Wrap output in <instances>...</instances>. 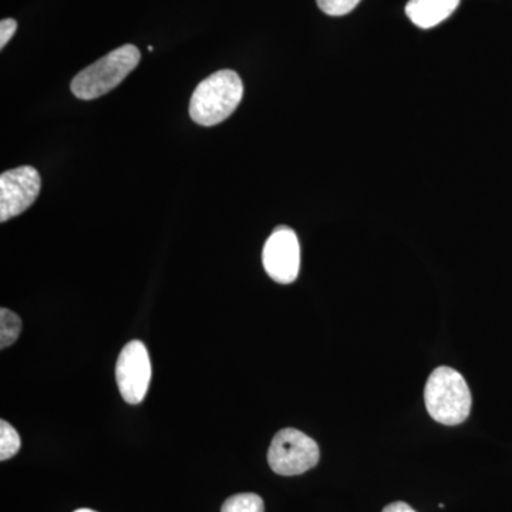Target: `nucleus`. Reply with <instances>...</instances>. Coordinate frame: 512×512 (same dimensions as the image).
<instances>
[{
    "label": "nucleus",
    "instance_id": "obj_15",
    "mask_svg": "<svg viewBox=\"0 0 512 512\" xmlns=\"http://www.w3.org/2000/svg\"><path fill=\"white\" fill-rule=\"evenodd\" d=\"M74 512H97V511L89 510V508H82V510H77Z\"/></svg>",
    "mask_w": 512,
    "mask_h": 512
},
{
    "label": "nucleus",
    "instance_id": "obj_4",
    "mask_svg": "<svg viewBox=\"0 0 512 512\" xmlns=\"http://www.w3.org/2000/svg\"><path fill=\"white\" fill-rule=\"evenodd\" d=\"M315 440L296 429L278 431L268 451V463L274 473L291 477L306 473L319 463Z\"/></svg>",
    "mask_w": 512,
    "mask_h": 512
},
{
    "label": "nucleus",
    "instance_id": "obj_2",
    "mask_svg": "<svg viewBox=\"0 0 512 512\" xmlns=\"http://www.w3.org/2000/svg\"><path fill=\"white\" fill-rule=\"evenodd\" d=\"M424 402L433 420L457 426L470 416L473 397L466 379L457 370L441 366L427 380Z\"/></svg>",
    "mask_w": 512,
    "mask_h": 512
},
{
    "label": "nucleus",
    "instance_id": "obj_14",
    "mask_svg": "<svg viewBox=\"0 0 512 512\" xmlns=\"http://www.w3.org/2000/svg\"><path fill=\"white\" fill-rule=\"evenodd\" d=\"M382 512H416L410 507L409 504L402 503V501H397V503H392L387 505L386 508Z\"/></svg>",
    "mask_w": 512,
    "mask_h": 512
},
{
    "label": "nucleus",
    "instance_id": "obj_11",
    "mask_svg": "<svg viewBox=\"0 0 512 512\" xmlns=\"http://www.w3.org/2000/svg\"><path fill=\"white\" fill-rule=\"evenodd\" d=\"M20 450V437L18 431L13 429L8 421H0V460L6 461L18 454Z\"/></svg>",
    "mask_w": 512,
    "mask_h": 512
},
{
    "label": "nucleus",
    "instance_id": "obj_10",
    "mask_svg": "<svg viewBox=\"0 0 512 512\" xmlns=\"http://www.w3.org/2000/svg\"><path fill=\"white\" fill-rule=\"evenodd\" d=\"M221 512H265L264 500L254 493L232 495L222 505Z\"/></svg>",
    "mask_w": 512,
    "mask_h": 512
},
{
    "label": "nucleus",
    "instance_id": "obj_6",
    "mask_svg": "<svg viewBox=\"0 0 512 512\" xmlns=\"http://www.w3.org/2000/svg\"><path fill=\"white\" fill-rule=\"evenodd\" d=\"M262 262L266 274L278 284H292L301 268V245L295 231L288 227H278L266 241Z\"/></svg>",
    "mask_w": 512,
    "mask_h": 512
},
{
    "label": "nucleus",
    "instance_id": "obj_12",
    "mask_svg": "<svg viewBox=\"0 0 512 512\" xmlns=\"http://www.w3.org/2000/svg\"><path fill=\"white\" fill-rule=\"evenodd\" d=\"M319 9L329 16H345L352 12L362 0H316Z\"/></svg>",
    "mask_w": 512,
    "mask_h": 512
},
{
    "label": "nucleus",
    "instance_id": "obj_8",
    "mask_svg": "<svg viewBox=\"0 0 512 512\" xmlns=\"http://www.w3.org/2000/svg\"><path fill=\"white\" fill-rule=\"evenodd\" d=\"M460 0H410L406 15L420 29H431L450 18Z\"/></svg>",
    "mask_w": 512,
    "mask_h": 512
},
{
    "label": "nucleus",
    "instance_id": "obj_1",
    "mask_svg": "<svg viewBox=\"0 0 512 512\" xmlns=\"http://www.w3.org/2000/svg\"><path fill=\"white\" fill-rule=\"evenodd\" d=\"M244 84L234 70H220L202 80L194 90L190 116L200 126H217L227 120L241 103Z\"/></svg>",
    "mask_w": 512,
    "mask_h": 512
},
{
    "label": "nucleus",
    "instance_id": "obj_3",
    "mask_svg": "<svg viewBox=\"0 0 512 512\" xmlns=\"http://www.w3.org/2000/svg\"><path fill=\"white\" fill-rule=\"evenodd\" d=\"M140 59L141 53L136 46H121L77 74L70 89L77 99H99L116 89L136 69Z\"/></svg>",
    "mask_w": 512,
    "mask_h": 512
},
{
    "label": "nucleus",
    "instance_id": "obj_7",
    "mask_svg": "<svg viewBox=\"0 0 512 512\" xmlns=\"http://www.w3.org/2000/svg\"><path fill=\"white\" fill-rule=\"evenodd\" d=\"M42 180L36 168H13L0 175V221L18 217L39 197Z\"/></svg>",
    "mask_w": 512,
    "mask_h": 512
},
{
    "label": "nucleus",
    "instance_id": "obj_9",
    "mask_svg": "<svg viewBox=\"0 0 512 512\" xmlns=\"http://www.w3.org/2000/svg\"><path fill=\"white\" fill-rule=\"evenodd\" d=\"M22 330V322L15 312L0 309V348L6 349L16 342Z\"/></svg>",
    "mask_w": 512,
    "mask_h": 512
},
{
    "label": "nucleus",
    "instance_id": "obj_13",
    "mask_svg": "<svg viewBox=\"0 0 512 512\" xmlns=\"http://www.w3.org/2000/svg\"><path fill=\"white\" fill-rule=\"evenodd\" d=\"M16 30H18V22L15 19H3L0 22V49L8 45Z\"/></svg>",
    "mask_w": 512,
    "mask_h": 512
},
{
    "label": "nucleus",
    "instance_id": "obj_5",
    "mask_svg": "<svg viewBox=\"0 0 512 512\" xmlns=\"http://www.w3.org/2000/svg\"><path fill=\"white\" fill-rule=\"evenodd\" d=\"M116 379L123 399L130 404L143 402L151 382V362L140 340H131L117 360Z\"/></svg>",
    "mask_w": 512,
    "mask_h": 512
}]
</instances>
